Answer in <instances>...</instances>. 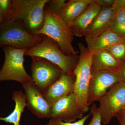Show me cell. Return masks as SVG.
Instances as JSON below:
<instances>
[{
    "mask_svg": "<svg viewBox=\"0 0 125 125\" xmlns=\"http://www.w3.org/2000/svg\"><path fill=\"white\" fill-rule=\"evenodd\" d=\"M49 0H13L11 19L21 23L32 35L37 34L45 20L44 9Z\"/></svg>",
    "mask_w": 125,
    "mask_h": 125,
    "instance_id": "cell-1",
    "label": "cell"
},
{
    "mask_svg": "<svg viewBox=\"0 0 125 125\" xmlns=\"http://www.w3.org/2000/svg\"><path fill=\"white\" fill-rule=\"evenodd\" d=\"M45 20L37 34L48 36L58 43L62 51L67 55H77L72 43L74 35L71 28L63 21L59 15L54 13L46 5L44 9Z\"/></svg>",
    "mask_w": 125,
    "mask_h": 125,
    "instance_id": "cell-2",
    "label": "cell"
},
{
    "mask_svg": "<svg viewBox=\"0 0 125 125\" xmlns=\"http://www.w3.org/2000/svg\"><path fill=\"white\" fill-rule=\"evenodd\" d=\"M42 36V41L27 49L25 56L44 58L58 66L63 72L72 73L78 64L79 55H65L55 40L45 35Z\"/></svg>",
    "mask_w": 125,
    "mask_h": 125,
    "instance_id": "cell-3",
    "label": "cell"
},
{
    "mask_svg": "<svg viewBox=\"0 0 125 125\" xmlns=\"http://www.w3.org/2000/svg\"><path fill=\"white\" fill-rule=\"evenodd\" d=\"M78 46L80 54L78 64L73 71L75 78L74 93L77 98L78 106L84 114L89 109L87 98L93 52L82 43H79Z\"/></svg>",
    "mask_w": 125,
    "mask_h": 125,
    "instance_id": "cell-4",
    "label": "cell"
},
{
    "mask_svg": "<svg viewBox=\"0 0 125 125\" xmlns=\"http://www.w3.org/2000/svg\"><path fill=\"white\" fill-rule=\"evenodd\" d=\"M42 35H32L17 21H5L0 25V48L8 46L18 49H29L40 43Z\"/></svg>",
    "mask_w": 125,
    "mask_h": 125,
    "instance_id": "cell-5",
    "label": "cell"
},
{
    "mask_svg": "<svg viewBox=\"0 0 125 125\" xmlns=\"http://www.w3.org/2000/svg\"><path fill=\"white\" fill-rule=\"evenodd\" d=\"M4 53V64L0 70V82L13 80L21 83L23 87L32 81L24 66V56L27 49H18L8 46L2 47Z\"/></svg>",
    "mask_w": 125,
    "mask_h": 125,
    "instance_id": "cell-6",
    "label": "cell"
},
{
    "mask_svg": "<svg viewBox=\"0 0 125 125\" xmlns=\"http://www.w3.org/2000/svg\"><path fill=\"white\" fill-rule=\"evenodd\" d=\"M31 58L32 80L43 94L60 78L63 71L58 66L44 58L35 56Z\"/></svg>",
    "mask_w": 125,
    "mask_h": 125,
    "instance_id": "cell-7",
    "label": "cell"
},
{
    "mask_svg": "<svg viewBox=\"0 0 125 125\" xmlns=\"http://www.w3.org/2000/svg\"><path fill=\"white\" fill-rule=\"evenodd\" d=\"M99 102L102 122L108 125L112 118L125 108V83L120 81L114 84Z\"/></svg>",
    "mask_w": 125,
    "mask_h": 125,
    "instance_id": "cell-8",
    "label": "cell"
},
{
    "mask_svg": "<svg viewBox=\"0 0 125 125\" xmlns=\"http://www.w3.org/2000/svg\"><path fill=\"white\" fill-rule=\"evenodd\" d=\"M120 81L117 71L91 70L87 98L88 106L95 101H99L108 89L114 84Z\"/></svg>",
    "mask_w": 125,
    "mask_h": 125,
    "instance_id": "cell-9",
    "label": "cell"
},
{
    "mask_svg": "<svg viewBox=\"0 0 125 125\" xmlns=\"http://www.w3.org/2000/svg\"><path fill=\"white\" fill-rule=\"evenodd\" d=\"M83 114L74 93L57 101L51 106V118H58L64 122H75L78 118H83Z\"/></svg>",
    "mask_w": 125,
    "mask_h": 125,
    "instance_id": "cell-10",
    "label": "cell"
},
{
    "mask_svg": "<svg viewBox=\"0 0 125 125\" xmlns=\"http://www.w3.org/2000/svg\"><path fill=\"white\" fill-rule=\"evenodd\" d=\"M25 91L27 107L40 118H51V106L32 81L23 87Z\"/></svg>",
    "mask_w": 125,
    "mask_h": 125,
    "instance_id": "cell-11",
    "label": "cell"
},
{
    "mask_svg": "<svg viewBox=\"0 0 125 125\" xmlns=\"http://www.w3.org/2000/svg\"><path fill=\"white\" fill-rule=\"evenodd\" d=\"M75 80L73 72L68 73L62 72L60 78L43 95L52 106L60 99L74 93Z\"/></svg>",
    "mask_w": 125,
    "mask_h": 125,
    "instance_id": "cell-12",
    "label": "cell"
},
{
    "mask_svg": "<svg viewBox=\"0 0 125 125\" xmlns=\"http://www.w3.org/2000/svg\"><path fill=\"white\" fill-rule=\"evenodd\" d=\"M114 14L111 7H102L86 30L85 38H95L109 29Z\"/></svg>",
    "mask_w": 125,
    "mask_h": 125,
    "instance_id": "cell-13",
    "label": "cell"
},
{
    "mask_svg": "<svg viewBox=\"0 0 125 125\" xmlns=\"http://www.w3.org/2000/svg\"><path fill=\"white\" fill-rule=\"evenodd\" d=\"M96 2V0L67 1L58 15L63 21L71 28L77 18L89 6Z\"/></svg>",
    "mask_w": 125,
    "mask_h": 125,
    "instance_id": "cell-14",
    "label": "cell"
},
{
    "mask_svg": "<svg viewBox=\"0 0 125 125\" xmlns=\"http://www.w3.org/2000/svg\"><path fill=\"white\" fill-rule=\"evenodd\" d=\"M102 8L96 2L89 6L77 18L71 27L74 36L79 37L84 36L87 28L101 11Z\"/></svg>",
    "mask_w": 125,
    "mask_h": 125,
    "instance_id": "cell-15",
    "label": "cell"
},
{
    "mask_svg": "<svg viewBox=\"0 0 125 125\" xmlns=\"http://www.w3.org/2000/svg\"><path fill=\"white\" fill-rule=\"evenodd\" d=\"M91 70L117 71L119 62L106 50L93 52Z\"/></svg>",
    "mask_w": 125,
    "mask_h": 125,
    "instance_id": "cell-16",
    "label": "cell"
},
{
    "mask_svg": "<svg viewBox=\"0 0 125 125\" xmlns=\"http://www.w3.org/2000/svg\"><path fill=\"white\" fill-rule=\"evenodd\" d=\"M123 40L109 29L95 38H85L87 47L92 52L106 50L112 45Z\"/></svg>",
    "mask_w": 125,
    "mask_h": 125,
    "instance_id": "cell-17",
    "label": "cell"
},
{
    "mask_svg": "<svg viewBox=\"0 0 125 125\" xmlns=\"http://www.w3.org/2000/svg\"><path fill=\"white\" fill-rule=\"evenodd\" d=\"M12 99L15 103L13 111L8 116L0 117V121L11 123L13 125H20L21 115L27 106L25 94L21 90L16 91L13 94Z\"/></svg>",
    "mask_w": 125,
    "mask_h": 125,
    "instance_id": "cell-18",
    "label": "cell"
},
{
    "mask_svg": "<svg viewBox=\"0 0 125 125\" xmlns=\"http://www.w3.org/2000/svg\"><path fill=\"white\" fill-rule=\"evenodd\" d=\"M125 10L120 11L114 16L109 28V29L124 40H125Z\"/></svg>",
    "mask_w": 125,
    "mask_h": 125,
    "instance_id": "cell-19",
    "label": "cell"
},
{
    "mask_svg": "<svg viewBox=\"0 0 125 125\" xmlns=\"http://www.w3.org/2000/svg\"><path fill=\"white\" fill-rule=\"evenodd\" d=\"M118 61H125V40L115 43L106 50Z\"/></svg>",
    "mask_w": 125,
    "mask_h": 125,
    "instance_id": "cell-20",
    "label": "cell"
},
{
    "mask_svg": "<svg viewBox=\"0 0 125 125\" xmlns=\"http://www.w3.org/2000/svg\"><path fill=\"white\" fill-rule=\"evenodd\" d=\"M13 5V0H0V13L5 21L11 19Z\"/></svg>",
    "mask_w": 125,
    "mask_h": 125,
    "instance_id": "cell-21",
    "label": "cell"
},
{
    "mask_svg": "<svg viewBox=\"0 0 125 125\" xmlns=\"http://www.w3.org/2000/svg\"><path fill=\"white\" fill-rule=\"evenodd\" d=\"M91 114V113H90L77 121L70 123L64 122L58 118H51L47 125H84L85 121Z\"/></svg>",
    "mask_w": 125,
    "mask_h": 125,
    "instance_id": "cell-22",
    "label": "cell"
},
{
    "mask_svg": "<svg viewBox=\"0 0 125 125\" xmlns=\"http://www.w3.org/2000/svg\"><path fill=\"white\" fill-rule=\"evenodd\" d=\"M90 113L93 117L88 125H101L102 116L96 104H93L90 108Z\"/></svg>",
    "mask_w": 125,
    "mask_h": 125,
    "instance_id": "cell-23",
    "label": "cell"
},
{
    "mask_svg": "<svg viewBox=\"0 0 125 125\" xmlns=\"http://www.w3.org/2000/svg\"><path fill=\"white\" fill-rule=\"evenodd\" d=\"M66 1L65 0H49L46 5L52 12L58 14Z\"/></svg>",
    "mask_w": 125,
    "mask_h": 125,
    "instance_id": "cell-24",
    "label": "cell"
},
{
    "mask_svg": "<svg viewBox=\"0 0 125 125\" xmlns=\"http://www.w3.org/2000/svg\"><path fill=\"white\" fill-rule=\"evenodd\" d=\"M114 15L125 9V0H114V4L111 7Z\"/></svg>",
    "mask_w": 125,
    "mask_h": 125,
    "instance_id": "cell-25",
    "label": "cell"
},
{
    "mask_svg": "<svg viewBox=\"0 0 125 125\" xmlns=\"http://www.w3.org/2000/svg\"><path fill=\"white\" fill-rule=\"evenodd\" d=\"M117 71L121 81L125 83V61L119 62Z\"/></svg>",
    "mask_w": 125,
    "mask_h": 125,
    "instance_id": "cell-26",
    "label": "cell"
},
{
    "mask_svg": "<svg viewBox=\"0 0 125 125\" xmlns=\"http://www.w3.org/2000/svg\"><path fill=\"white\" fill-rule=\"evenodd\" d=\"M96 4L102 7L110 8L114 4V0H96Z\"/></svg>",
    "mask_w": 125,
    "mask_h": 125,
    "instance_id": "cell-27",
    "label": "cell"
},
{
    "mask_svg": "<svg viewBox=\"0 0 125 125\" xmlns=\"http://www.w3.org/2000/svg\"><path fill=\"white\" fill-rule=\"evenodd\" d=\"M116 116L118 119L119 125H125V108L119 112Z\"/></svg>",
    "mask_w": 125,
    "mask_h": 125,
    "instance_id": "cell-28",
    "label": "cell"
},
{
    "mask_svg": "<svg viewBox=\"0 0 125 125\" xmlns=\"http://www.w3.org/2000/svg\"><path fill=\"white\" fill-rule=\"evenodd\" d=\"M4 21V19L1 14L0 13V25L2 23H3Z\"/></svg>",
    "mask_w": 125,
    "mask_h": 125,
    "instance_id": "cell-29",
    "label": "cell"
},
{
    "mask_svg": "<svg viewBox=\"0 0 125 125\" xmlns=\"http://www.w3.org/2000/svg\"></svg>",
    "mask_w": 125,
    "mask_h": 125,
    "instance_id": "cell-30",
    "label": "cell"
}]
</instances>
